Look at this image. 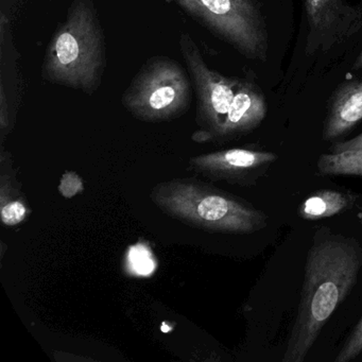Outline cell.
<instances>
[{
  "label": "cell",
  "mask_w": 362,
  "mask_h": 362,
  "mask_svg": "<svg viewBox=\"0 0 362 362\" xmlns=\"http://www.w3.org/2000/svg\"><path fill=\"white\" fill-rule=\"evenodd\" d=\"M267 112L266 99L259 88L241 80L214 143H224L251 132L264 122Z\"/></svg>",
  "instance_id": "30bf717a"
},
{
  "label": "cell",
  "mask_w": 362,
  "mask_h": 362,
  "mask_svg": "<svg viewBox=\"0 0 362 362\" xmlns=\"http://www.w3.org/2000/svg\"><path fill=\"white\" fill-rule=\"evenodd\" d=\"M63 179L69 183V187L61 190L62 194H64V196L67 197V198H71V197L75 196V194H74V190L71 189V187L77 188L78 190L83 189L82 182L80 181L79 177H78V175H76V173H66V175H64V177H63Z\"/></svg>",
  "instance_id": "ac0fdd59"
},
{
  "label": "cell",
  "mask_w": 362,
  "mask_h": 362,
  "mask_svg": "<svg viewBox=\"0 0 362 362\" xmlns=\"http://www.w3.org/2000/svg\"><path fill=\"white\" fill-rule=\"evenodd\" d=\"M179 46L196 90L198 130L192 134V141L199 144L214 143L241 80L226 77L211 69L188 33H181Z\"/></svg>",
  "instance_id": "8992f818"
},
{
  "label": "cell",
  "mask_w": 362,
  "mask_h": 362,
  "mask_svg": "<svg viewBox=\"0 0 362 362\" xmlns=\"http://www.w3.org/2000/svg\"><path fill=\"white\" fill-rule=\"evenodd\" d=\"M362 267V245L355 239L317 233L307 256L296 323L283 362H303L326 322L353 289Z\"/></svg>",
  "instance_id": "6da1fadb"
},
{
  "label": "cell",
  "mask_w": 362,
  "mask_h": 362,
  "mask_svg": "<svg viewBox=\"0 0 362 362\" xmlns=\"http://www.w3.org/2000/svg\"><path fill=\"white\" fill-rule=\"evenodd\" d=\"M317 167L322 175L362 177V149L323 154L317 160Z\"/></svg>",
  "instance_id": "5bb4252c"
},
{
  "label": "cell",
  "mask_w": 362,
  "mask_h": 362,
  "mask_svg": "<svg viewBox=\"0 0 362 362\" xmlns=\"http://www.w3.org/2000/svg\"><path fill=\"white\" fill-rule=\"evenodd\" d=\"M353 202L349 194L337 190H319L300 205V216L307 220L332 217L345 211Z\"/></svg>",
  "instance_id": "4fadbf2b"
},
{
  "label": "cell",
  "mask_w": 362,
  "mask_h": 362,
  "mask_svg": "<svg viewBox=\"0 0 362 362\" xmlns=\"http://www.w3.org/2000/svg\"><path fill=\"white\" fill-rule=\"evenodd\" d=\"M127 264L129 270L139 276H150L156 269V262L151 250L143 243H137L129 249Z\"/></svg>",
  "instance_id": "9a60e30c"
},
{
  "label": "cell",
  "mask_w": 362,
  "mask_h": 362,
  "mask_svg": "<svg viewBox=\"0 0 362 362\" xmlns=\"http://www.w3.org/2000/svg\"><path fill=\"white\" fill-rule=\"evenodd\" d=\"M0 211L6 226L22 223L31 213L26 197L22 194L20 183L13 168L11 154L1 150L0 156Z\"/></svg>",
  "instance_id": "7c38bea8"
},
{
  "label": "cell",
  "mask_w": 362,
  "mask_h": 362,
  "mask_svg": "<svg viewBox=\"0 0 362 362\" xmlns=\"http://www.w3.org/2000/svg\"><path fill=\"white\" fill-rule=\"evenodd\" d=\"M308 35L307 56L328 52L362 28V14L345 0H304Z\"/></svg>",
  "instance_id": "ba28073f"
},
{
  "label": "cell",
  "mask_w": 362,
  "mask_h": 362,
  "mask_svg": "<svg viewBox=\"0 0 362 362\" xmlns=\"http://www.w3.org/2000/svg\"><path fill=\"white\" fill-rule=\"evenodd\" d=\"M173 3L245 58L267 60L268 31L260 0H173Z\"/></svg>",
  "instance_id": "5b68a950"
},
{
  "label": "cell",
  "mask_w": 362,
  "mask_h": 362,
  "mask_svg": "<svg viewBox=\"0 0 362 362\" xmlns=\"http://www.w3.org/2000/svg\"><path fill=\"white\" fill-rule=\"evenodd\" d=\"M362 353V319L356 326L355 329L351 332L346 342L343 345L341 351H339L334 361L349 362L355 359Z\"/></svg>",
  "instance_id": "2e32d148"
},
{
  "label": "cell",
  "mask_w": 362,
  "mask_h": 362,
  "mask_svg": "<svg viewBox=\"0 0 362 362\" xmlns=\"http://www.w3.org/2000/svg\"><path fill=\"white\" fill-rule=\"evenodd\" d=\"M107 45L93 0H71L54 31L42 66L45 81L93 96L103 81Z\"/></svg>",
  "instance_id": "7a4b0ae2"
},
{
  "label": "cell",
  "mask_w": 362,
  "mask_h": 362,
  "mask_svg": "<svg viewBox=\"0 0 362 362\" xmlns=\"http://www.w3.org/2000/svg\"><path fill=\"white\" fill-rule=\"evenodd\" d=\"M277 160L272 152L233 148L192 156L187 169L213 182L253 185Z\"/></svg>",
  "instance_id": "52a82bcc"
},
{
  "label": "cell",
  "mask_w": 362,
  "mask_h": 362,
  "mask_svg": "<svg viewBox=\"0 0 362 362\" xmlns=\"http://www.w3.org/2000/svg\"><path fill=\"white\" fill-rule=\"evenodd\" d=\"M124 109L148 124L173 122L185 115L192 105V79L175 59H148L122 97Z\"/></svg>",
  "instance_id": "277c9868"
},
{
  "label": "cell",
  "mask_w": 362,
  "mask_h": 362,
  "mask_svg": "<svg viewBox=\"0 0 362 362\" xmlns=\"http://www.w3.org/2000/svg\"><path fill=\"white\" fill-rule=\"evenodd\" d=\"M23 97L20 54L14 45L11 23L5 13L0 18V139L1 143L16 126Z\"/></svg>",
  "instance_id": "9c48e42d"
},
{
  "label": "cell",
  "mask_w": 362,
  "mask_h": 362,
  "mask_svg": "<svg viewBox=\"0 0 362 362\" xmlns=\"http://www.w3.org/2000/svg\"><path fill=\"white\" fill-rule=\"evenodd\" d=\"M353 69L354 71L362 69V50L360 52L359 56L356 59L355 63H354Z\"/></svg>",
  "instance_id": "d6986e66"
},
{
  "label": "cell",
  "mask_w": 362,
  "mask_h": 362,
  "mask_svg": "<svg viewBox=\"0 0 362 362\" xmlns=\"http://www.w3.org/2000/svg\"><path fill=\"white\" fill-rule=\"evenodd\" d=\"M362 149V133L355 139H349L342 143L334 144L330 148V153H339V152L349 151V150Z\"/></svg>",
  "instance_id": "e0dca14e"
},
{
  "label": "cell",
  "mask_w": 362,
  "mask_h": 362,
  "mask_svg": "<svg viewBox=\"0 0 362 362\" xmlns=\"http://www.w3.org/2000/svg\"><path fill=\"white\" fill-rule=\"evenodd\" d=\"M324 124V141L346 134L362 120V79L345 82L330 99Z\"/></svg>",
  "instance_id": "8fae6325"
},
{
  "label": "cell",
  "mask_w": 362,
  "mask_h": 362,
  "mask_svg": "<svg viewBox=\"0 0 362 362\" xmlns=\"http://www.w3.org/2000/svg\"><path fill=\"white\" fill-rule=\"evenodd\" d=\"M162 213L197 230L247 235L267 226V216L230 192L196 177L160 182L150 192Z\"/></svg>",
  "instance_id": "3957f363"
}]
</instances>
